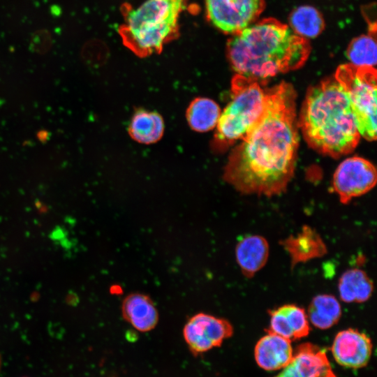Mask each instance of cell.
Returning <instances> with one entry per match:
<instances>
[{
  "label": "cell",
  "mask_w": 377,
  "mask_h": 377,
  "mask_svg": "<svg viewBox=\"0 0 377 377\" xmlns=\"http://www.w3.org/2000/svg\"><path fill=\"white\" fill-rule=\"evenodd\" d=\"M296 93L282 82L265 91L263 112L229 155L223 178L244 194L282 193L294 175L299 145Z\"/></svg>",
  "instance_id": "obj_1"
},
{
  "label": "cell",
  "mask_w": 377,
  "mask_h": 377,
  "mask_svg": "<svg viewBox=\"0 0 377 377\" xmlns=\"http://www.w3.org/2000/svg\"><path fill=\"white\" fill-rule=\"evenodd\" d=\"M226 50L236 74L260 82L302 67L311 47L288 25L269 17L232 35Z\"/></svg>",
  "instance_id": "obj_2"
},
{
  "label": "cell",
  "mask_w": 377,
  "mask_h": 377,
  "mask_svg": "<svg viewBox=\"0 0 377 377\" xmlns=\"http://www.w3.org/2000/svg\"><path fill=\"white\" fill-rule=\"evenodd\" d=\"M297 124L312 149L333 158L351 153L360 138L350 103L334 77L308 89Z\"/></svg>",
  "instance_id": "obj_3"
},
{
  "label": "cell",
  "mask_w": 377,
  "mask_h": 377,
  "mask_svg": "<svg viewBox=\"0 0 377 377\" xmlns=\"http://www.w3.org/2000/svg\"><path fill=\"white\" fill-rule=\"evenodd\" d=\"M188 1L146 0L137 8L123 5L118 33L124 45L140 57L160 53L179 35V17Z\"/></svg>",
  "instance_id": "obj_4"
},
{
  "label": "cell",
  "mask_w": 377,
  "mask_h": 377,
  "mask_svg": "<svg viewBox=\"0 0 377 377\" xmlns=\"http://www.w3.org/2000/svg\"><path fill=\"white\" fill-rule=\"evenodd\" d=\"M231 101L221 112L213 140L215 149L221 150L242 140L262 115L265 91L260 82L236 74L231 83Z\"/></svg>",
  "instance_id": "obj_5"
},
{
  "label": "cell",
  "mask_w": 377,
  "mask_h": 377,
  "mask_svg": "<svg viewBox=\"0 0 377 377\" xmlns=\"http://www.w3.org/2000/svg\"><path fill=\"white\" fill-rule=\"evenodd\" d=\"M334 78L350 103L360 136L376 139V70L374 67L339 66Z\"/></svg>",
  "instance_id": "obj_6"
},
{
  "label": "cell",
  "mask_w": 377,
  "mask_h": 377,
  "mask_svg": "<svg viewBox=\"0 0 377 377\" xmlns=\"http://www.w3.org/2000/svg\"><path fill=\"white\" fill-rule=\"evenodd\" d=\"M207 20L233 35L253 24L263 11L265 0H205Z\"/></svg>",
  "instance_id": "obj_7"
},
{
  "label": "cell",
  "mask_w": 377,
  "mask_h": 377,
  "mask_svg": "<svg viewBox=\"0 0 377 377\" xmlns=\"http://www.w3.org/2000/svg\"><path fill=\"white\" fill-rule=\"evenodd\" d=\"M233 334L231 323L205 313L191 316L183 328V337L191 353L200 355L220 346Z\"/></svg>",
  "instance_id": "obj_8"
},
{
  "label": "cell",
  "mask_w": 377,
  "mask_h": 377,
  "mask_svg": "<svg viewBox=\"0 0 377 377\" xmlns=\"http://www.w3.org/2000/svg\"><path fill=\"white\" fill-rule=\"evenodd\" d=\"M376 170L369 161L358 156L348 158L337 167L333 176V188L341 202L348 203L362 195L376 183Z\"/></svg>",
  "instance_id": "obj_9"
},
{
  "label": "cell",
  "mask_w": 377,
  "mask_h": 377,
  "mask_svg": "<svg viewBox=\"0 0 377 377\" xmlns=\"http://www.w3.org/2000/svg\"><path fill=\"white\" fill-rule=\"evenodd\" d=\"M371 339L364 332L348 328L339 332L332 345V354L339 365L349 369L365 367L372 354Z\"/></svg>",
  "instance_id": "obj_10"
},
{
  "label": "cell",
  "mask_w": 377,
  "mask_h": 377,
  "mask_svg": "<svg viewBox=\"0 0 377 377\" xmlns=\"http://www.w3.org/2000/svg\"><path fill=\"white\" fill-rule=\"evenodd\" d=\"M274 377H337L325 351L309 343L300 345L291 361Z\"/></svg>",
  "instance_id": "obj_11"
},
{
  "label": "cell",
  "mask_w": 377,
  "mask_h": 377,
  "mask_svg": "<svg viewBox=\"0 0 377 377\" xmlns=\"http://www.w3.org/2000/svg\"><path fill=\"white\" fill-rule=\"evenodd\" d=\"M269 332L290 341L306 337L310 331L304 309L295 304H285L269 311Z\"/></svg>",
  "instance_id": "obj_12"
},
{
  "label": "cell",
  "mask_w": 377,
  "mask_h": 377,
  "mask_svg": "<svg viewBox=\"0 0 377 377\" xmlns=\"http://www.w3.org/2000/svg\"><path fill=\"white\" fill-rule=\"evenodd\" d=\"M280 244L288 252L291 267L299 263L321 258L327 252V246L317 231L304 225L295 235H290L281 240Z\"/></svg>",
  "instance_id": "obj_13"
},
{
  "label": "cell",
  "mask_w": 377,
  "mask_h": 377,
  "mask_svg": "<svg viewBox=\"0 0 377 377\" xmlns=\"http://www.w3.org/2000/svg\"><path fill=\"white\" fill-rule=\"evenodd\" d=\"M293 350L291 341L267 332L254 348L257 364L266 371H276L285 367L292 360Z\"/></svg>",
  "instance_id": "obj_14"
},
{
  "label": "cell",
  "mask_w": 377,
  "mask_h": 377,
  "mask_svg": "<svg viewBox=\"0 0 377 377\" xmlns=\"http://www.w3.org/2000/svg\"><path fill=\"white\" fill-rule=\"evenodd\" d=\"M121 311L124 319L139 332H149L158 324V310L152 300L143 293L128 295L122 301Z\"/></svg>",
  "instance_id": "obj_15"
},
{
  "label": "cell",
  "mask_w": 377,
  "mask_h": 377,
  "mask_svg": "<svg viewBox=\"0 0 377 377\" xmlns=\"http://www.w3.org/2000/svg\"><path fill=\"white\" fill-rule=\"evenodd\" d=\"M269 253V244L261 235H251L240 239L235 247V258L243 275L253 277L266 265Z\"/></svg>",
  "instance_id": "obj_16"
},
{
  "label": "cell",
  "mask_w": 377,
  "mask_h": 377,
  "mask_svg": "<svg viewBox=\"0 0 377 377\" xmlns=\"http://www.w3.org/2000/svg\"><path fill=\"white\" fill-rule=\"evenodd\" d=\"M164 129V121L160 114L139 110L132 116L128 133L136 142L149 145L158 141L163 135Z\"/></svg>",
  "instance_id": "obj_17"
},
{
  "label": "cell",
  "mask_w": 377,
  "mask_h": 377,
  "mask_svg": "<svg viewBox=\"0 0 377 377\" xmlns=\"http://www.w3.org/2000/svg\"><path fill=\"white\" fill-rule=\"evenodd\" d=\"M340 299L346 303L367 301L374 290V283L367 273L358 268L346 270L338 283Z\"/></svg>",
  "instance_id": "obj_18"
},
{
  "label": "cell",
  "mask_w": 377,
  "mask_h": 377,
  "mask_svg": "<svg viewBox=\"0 0 377 377\" xmlns=\"http://www.w3.org/2000/svg\"><path fill=\"white\" fill-rule=\"evenodd\" d=\"M221 110L212 99L198 97L188 106L186 119L189 126L197 132H207L216 127Z\"/></svg>",
  "instance_id": "obj_19"
},
{
  "label": "cell",
  "mask_w": 377,
  "mask_h": 377,
  "mask_svg": "<svg viewBox=\"0 0 377 377\" xmlns=\"http://www.w3.org/2000/svg\"><path fill=\"white\" fill-rule=\"evenodd\" d=\"M306 315L316 327L327 330L338 323L341 316V308L334 296L322 294L312 299Z\"/></svg>",
  "instance_id": "obj_20"
},
{
  "label": "cell",
  "mask_w": 377,
  "mask_h": 377,
  "mask_svg": "<svg viewBox=\"0 0 377 377\" xmlns=\"http://www.w3.org/2000/svg\"><path fill=\"white\" fill-rule=\"evenodd\" d=\"M288 26L297 35L307 39L318 36L323 31L325 23L316 8L302 6L290 15Z\"/></svg>",
  "instance_id": "obj_21"
},
{
  "label": "cell",
  "mask_w": 377,
  "mask_h": 377,
  "mask_svg": "<svg viewBox=\"0 0 377 377\" xmlns=\"http://www.w3.org/2000/svg\"><path fill=\"white\" fill-rule=\"evenodd\" d=\"M375 35L369 34L354 38L347 49V56L352 65L374 67L376 64Z\"/></svg>",
  "instance_id": "obj_22"
}]
</instances>
